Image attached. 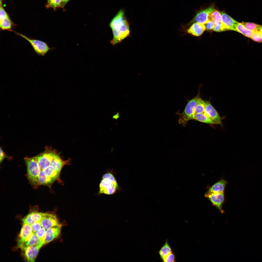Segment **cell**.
Returning <instances> with one entry per match:
<instances>
[{"label":"cell","instance_id":"cell-11","mask_svg":"<svg viewBox=\"0 0 262 262\" xmlns=\"http://www.w3.org/2000/svg\"><path fill=\"white\" fill-rule=\"evenodd\" d=\"M33 232L29 225L23 223L17 241L18 247L20 248L28 240Z\"/></svg>","mask_w":262,"mask_h":262},{"label":"cell","instance_id":"cell-1","mask_svg":"<svg viewBox=\"0 0 262 262\" xmlns=\"http://www.w3.org/2000/svg\"><path fill=\"white\" fill-rule=\"evenodd\" d=\"M109 26L113 34L110 43L113 45L120 42L130 35L129 23L122 9L120 10L113 18Z\"/></svg>","mask_w":262,"mask_h":262},{"label":"cell","instance_id":"cell-6","mask_svg":"<svg viewBox=\"0 0 262 262\" xmlns=\"http://www.w3.org/2000/svg\"><path fill=\"white\" fill-rule=\"evenodd\" d=\"M214 5L213 4L208 8L202 10L196 13L193 19L182 27L184 30L186 29L191 25L195 23L205 24L208 21V16L212 12L215 10Z\"/></svg>","mask_w":262,"mask_h":262},{"label":"cell","instance_id":"cell-10","mask_svg":"<svg viewBox=\"0 0 262 262\" xmlns=\"http://www.w3.org/2000/svg\"><path fill=\"white\" fill-rule=\"evenodd\" d=\"M204 112L215 124L222 125V118L209 101H205Z\"/></svg>","mask_w":262,"mask_h":262},{"label":"cell","instance_id":"cell-18","mask_svg":"<svg viewBox=\"0 0 262 262\" xmlns=\"http://www.w3.org/2000/svg\"><path fill=\"white\" fill-rule=\"evenodd\" d=\"M234 28L236 31L247 37L251 38L252 32L247 28L242 23L237 22L235 24Z\"/></svg>","mask_w":262,"mask_h":262},{"label":"cell","instance_id":"cell-17","mask_svg":"<svg viewBox=\"0 0 262 262\" xmlns=\"http://www.w3.org/2000/svg\"><path fill=\"white\" fill-rule=\"evenodd\" d=\"M41 241H42L40 240L36 234L33 232L28 240L20 248L22 250L26 247L37 245Z\"/></svg>","mask_w":262,"mask_h":262},{"label":"cell","instance_id":"cell-20","mask_svg":"<svg viewBox=\"0 0 262 262\" xmlns=\"http://www.w3.org/2000/svg\"><path fill=\"white\" fill-rule=\"evenodd\" d=\"M193 120L209 124H215V123L204 112L195 114Z\"/></svg>","mask_w":262,"mask_h":262},{"label":"cell","instance_id":"cell-15","mask_svg":"<svg viewBox=\"0 0 262 262\" xmlns=\"http://www.w3.org/2000/svg\"><path fill=\"white\" fill-rule=\"evenodd\" d=\"M43 213L37 211L32 212L22 219L23 223H26L31 225L35 222L40 221Z\"/></svg>","mask_w":262,"mask_h":262},{"label":"cell","instance_id":"cell-19","mask_svg":"<svg viewBox=\"0 0 262 262\" xmlns=\"http://www.w3.org/2000/svg\"><path fill=\"white\" fill-rule=\"evenodd\" d=\"M14 25L8 16L0 21V27L1 31L8 30L12 32L13 30L12 28Z\"/></svg>","mask_w":262,"mask_h":262},{"label":"cell","instance_id":"cell-5","mask_svg":"<svg viewBox=\"0 0 262 262\" xmlns=\"http://www.w3.org/2000/svg\"><path fill=\"white\" fill-rule=\"evenodd\" d=\"M13 32L27 41L31 44L35 52L38 55L44 56L49 50L55 49L54 48L49 47L47 43L43 41L29 37L14 30Z\"/></svg>","mask_w":262,"mask_h":262},{"label":"cell","instance_id":"cell-36","mask_svg":"<svg viewBox=\"0 0 262 262\" xmlns=\"http://www.w3.org/2000/svg\"><path fill=\"white\" fill-rule=\"evenodd\" d=\"M261 33L262 37V28H261Z\"/></svg>","mask_w":262,"mask_h":262},{"label":"cell","instance_id":"cell-28","mask_svg":"<svg viewBox=\"0 0 262 262\" xmlns=\"http://www.w3.org/2000/svg\"><path fill=\"white\" fill-rule=\"evenodd\" d=\"M164 262H173L175 261V254L172 252L162 260Z\"/></svg>","mask_w":262,"mask_h":262},{"label":"cell","instance_id":"cell-33","mask_svg":"<svg viewBox=\"0 0 262 262\" xmlns=\"http://www.w3.org/2000/svg\"><path fill=\"white\" fill-rule=\"evenodd\" d=\"M5 154L2 149L0 148V162L1 163L5 157Z\"/></svg>","mask_w":262,"mask_h":262},{"label":"cell","instance_id":"cell-12","mask_svg":"<svg viewBox=\"0 0 262 262\" xmlns=\"http://www.w3.org/2000/svg\"><path fill=\"white\" fill-rule=\"evenodd\" d=\"M62 225L59 224L47 229L46 232L45 244L56 239L60 235Z\"/></svg>","mask_w":262,"mask_h":262},{"label":"cell","instance_id":"cell-24","mask_svg":"<svg viewBox=\"0 0 262 262\" xmlns=\"http://www.w3.org/2000/svg\"><path fill=\"white\" fill-rule=\"evenodd\" d=\"M205 107V101L201 99L196 107L195 110V114L204 112Z\"/></svg>","mask_w":262,"mask_h":262},{"label":"cell","instance_id":"cell-34","mask_svg":"<svg viewBox=\"0 0 262 262\" xmlns=\"http://www.w3.org/2000/svg\"><path fill=\"white\" fill-rule=\"evenodd\" d=\"M69 0H62L61 7H63L65 5Z\"/></svg>","mask_w":262,"mask_h":262},{"label":"cell","instance_id":"cell-35","mask_svg":"<svg viewBox=\"0 0 262 262\" xmlns=\"http://www.w3.org/2000/svg\"><path fill=\"white\" fill-rule=\"evenodd\" d=\"M119 113L118 112H117L113 116L112 118L115 120H117L119 118Z\"/></svg>","mask_w":262,"mask_h":262},{"label":"cell","instance_id":"cell-9","mask_svg":"<svg viewBox=\"0 0 262 262\" xmlns=\"http://www.w3.org/2000/svg\"><path fill=\"white\" fill-rule=\"evenodd\" d=\"M44 244L41 241L39 244L35 245L25 247L22 250L24 252V255L28 262H34L41 248Z\"/></svg>","mask_w":262,"mask_h":262},{"label":"cell","instance_id":"cell-16","mask_svg":"<svg viewBox=\"0 0 262 262\" xmlns=\"http://www.w3.org/2000/svg\"><path fill=\"white\" fill-rule=\"evenodd\" d=\"M227 183L226 180L221 179L212 186L207 192L214 193H224L225 187Z\"/></svg>","mask_w":262,"mask_h":262},{"label":"cell","instance_id":"cell-31","mask_svg":"<svg viewBox=\"0 0 262 262\" xmlns=\"http://www.w3.org/2000/svg\"><path fill=\"white\" fill-rule=\"evenodd\" d=\"M205 25L206 29L207 30H210L213 29L215 24L214 22L212 20H209Z\"/></svg>","mask_w":262,"mask_h":262},{"label":"cell","instance_id":"cell-25","mask_svg":"<svg viewBox=\"0 0 262 262\" xmlns=\"http://www.w3.org/2000/svg\"><path fill=\"white\" fill-rule=\"evenodd\" d=\"M62 0H48L46 7L47 8H52L54 9L61 7Z\"/></svg>","mask_w":262,"mask_h":262},{"label":"cell","instance_id":"cell-30","mask_svg":"<svg viewBox=\"0 0 262 262\" xmlns=\"http://www.w3.org/2000/svg\"><path fill=\"white\" fill-rule=\"evenodd\" d=\"M31 226L33 232L35 233L42 227L40 221L35 222Z\"/></svg>","mask_w":262,"mask_h":262},{"label":"cell","instance_id":"cell-3","mask_svg":"<svg viewBox=\"0 0 262 262\" xmlns=\"http://www.w3.org/2000/svg\"><path fill=\"white\" fill-rule=\"evenodd\" d=\"M121 189L113 170H107L102 176L99 185V194L111 195L120 191Z\"/></svg>","mask_w":262,"mask_h":262},{"label":"cell","instance_id":"cell-7","mask_svg":"<svg viewBox=\"0 0 262 262\" xmlns=\"http://www.w3.org/2000/svg\"><path fill=\"white\" fill-rule=\"evenodd\" d=\"M205 196L208 199L213 205L215 206L221 213L224 211L222 206L224 200V193H217L207 192Z\"/></svg>","mask_w":262,"mask_h":262},{"label":"cell","instance_id":"cell-21","mask_svg":"<svg viewBox=\"0 0 262 262\" xmlns=\"http://www.w3.org/2000/svg\"><path fill=\"white\" fill-rule=\"evenodd\" d=\"M171 248L167 240L159 251V253L162 260L172 252Z\"/></svg>","mask_w":262,"mask_h":262},{"label":"cell","instance_id":"cell-14","mask_svg":"<svg viewBox=\"0 0 262 262\" xmlns=\"http://www.w3.org/2000/svg\"><path fill=\"white\" fill-rule=\"evenodd\" d=\"M205 29L204 24L195 23L192 24L185 32L194 36H198L201 35Z\"/></svg>","mask_w":262,"mask_h":262},{"label":"cell","instance_id":"cell-26","mask_svg":"<svg viewBox=\"0 0 262 262\" xmlns=\"http://www.w3.org/2000/svg\"><path fill=\"white\" fill-rule=\"evenodd\" d=\"M251 39L253 41L259 42H262V37L261 31H252Z\"/></svg>","mask_w":262,"mask_h":262},{"label":"cell","instance_id":"cell-13","mask_svg":"<svg viewBox=\"0 0 262 262\" xmlns=\"http://www.w3.org/2000/svg\"><path fill=\"white\" fill-rule=\"evenodd\" d=\"M220 12L221 16V22L227 30L236 31L234 27L237 22L225 12Z\"/></svg>","mask_w":262,"mask_h":262},{"label":"cell","instance_id":"cell-4","mask_svg":"<svg viewBox=\"0 0 262 262\" xmlns=\"http://www.w3.org/2000/svg\"><path fill=\"white\" fill-rule=\"evenodd\" d=\"M201 98L199 94L191 99L189 100L183 112L181 113L177 112V115H179V123L184 126H186L187 122L193 120L195 114V110L197 103Z\"/></svg>","mask_w":262,"mask_h":262},{"label":"cell","instance_id":"cell-23","mask_svg":"<svg viewBox=\"0 0 262 262\" xmlns=\"http://www.w3.org/2000/svg\"><path fill=\"white\" fill-rule=\"evenodd\" d=\"M242 23L247 29L252 31H261L262 25L255 23L248 22H242Z\"/></svg>","mask_w":262,"mask_h":262},{"label":"cell","instance_id":"cell-29","mask_svg":"<svg viewBox=\"0 0 262 262\" xmlns=\"http://www.w3.org/2000/svg\"><path fill=\"white\" fill-rule=\"evenodd\" d=\"M213 30L217 32H221L227 30L221 22L219 24L215 25Z\"/></svg>","mask_w":262,"mask_h":262},{"label":"cell","instance_id":"cell-8","mask_svg":"<svg viewBox=\"0 0 262 262\" xmlns=\"http://www.w3.org/2000/svg\"><path fill=\"white\" fill-rule=\"evenodd\" d=\"M40 222L41 227L46 230L59 224L56 215L54 213H43Z\"/></svg>","mask_w":262,"mask_h":262},{"label":"cell","instance_id":"cell-22","mask_svg":"<svg viewBox=\"0 0 262 262\" xmlns=\"http://www.w3.org/2000/svg\"><path fill=\"white\" fill-rule=\"evenodd\" d=\"M208 20L213 21L215 25L221 22V14L220 12L216 10L210 13L208 15Z\"/></svg>","mask_w":262,"mask_h":262},{"label":"cell","instance_id":"cell-27","mask_svg":"<svg viewBox=\"0 0 262 262\" xmlns=\"http://www.w3.org/2000/svg\"><path fill=\"white\" fill-rule=\"evenodd\" d=\"M46 230L41 227L35 233L40 240L43 242L45 244V235Z\"/></svg>","mask_w":262,"mask_h":262},{"label":"cell","instance_id":"cell-32","mask_svg":"<svg viewBox=\"0 0 262 262\" xmlns=\"http://www.w3.org/2000/svg\"><path fill=\"white\" fill-rule=\"evenodd\" d=\"M7 14L2 6L0 5V21L8 16Z\"/></svg>","mask_w":262,"mask_h":262},{"label":"cell","instance_id":"cell-2","mask_svg":"<svg viewBox=\"0 0 262 262\" xmlns=\"http://www.w3.org/2000/svg\"><path fill=\"white\" fill-rule=\"evenodd\" d=\"M57 154L54 150H48L36 156L37 163L33 173L34 179L43 180L48 179L47 174L49 167Z\"/></svg>","mask_w":262,"mask_h":262}]
</instances>
